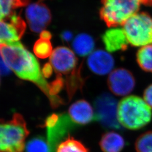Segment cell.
<instances>
[{
    "instance_id": "cell-1",
    "label": "cell",
    "mask_w": 152,
    "mask_h": 152,
    "mask_svg": "<svg viewBox=\"0 0 152 152\" xmlns=\"http://www.w3.org/2000/svg\"><path fill=\"white\" fill-rule=\"evenodd\" d=\"M0 54L17 76L36 84L49 97V84L45 80L38 61L22 43L0 44Z\"/></svg>"
},
{
    "instance_id": "cell-2",
    "label": "cell",
    "mask_w": 152,
    "mask_h": 152,
    "mask_svg": "<svg viewBox=\"0 0 152 152\" xmlns=\"http://www.w3.org/2000/svg\"><path fill=\"white\" fill-rule=\"evenodd\" d=\"M151 108L144 100L137 96L122 99L118 105V119L121 126L130 130H139L152 120Z\"/></svg>"
},
{
    "instance_id": "cell-3",
    "label": "cell",
    "mask_w": 152,
    "mask_h": 152,
    "mask_svg": "<svg viewBox=\"0 0 152 152\" xmlns=\"http://www.w3.org/2000/svg\"><path fill=\"white\" fill-rule=\"evenodd\" d=\"M100 15L109 27L124 25L137 13L140 0H102Z\"/></svg>"
},
{
    "instance_id": "cell-4",
    "label": "cell",
    "mask_w": 152,
    "mask_h": 152,
    "mask_svg": "<svg viewBox=\"0 0 152 152\" xmlns=\"http://www.w3.org/2000/svg\"><path fill=\"white\" fill-rule=\"evenodd\" d=\"M29 134L26 123L20 114H14L12 120L3 123L1 132V152H23L24 141Z\"/></svg>"
},
{
    "instance_id": "cell-5",
    "label": "cell",
    "mask_w": 152,
    "mask_h": 152,
    "mask_svg": "<svg viewBox=\"0 0 152 152\" xmlns=\"http://www.w3.org/2000/svg\"><path fill=\"white\" fill-rule=\"evenodd\" d=\"M123 26L129 43L131 45L143 47L152 44V18L147 13H136Z\"/></svg>"
},
{
    "instance_id": "cell-6",
    "label": "cell",
    "mask_w": 152,
    "mask_h": 152,
    "mask_svg": "<svg viewBox=\"0 0 152 152\" xmlns=\"http://www.w3.org/2000/svg\"><path fill=\"white\" fill-rule=\"evenodd\" d=\"M117 100L109 93H103L95 99L94 108L95 120L105 129L120 130Z\"/></svg>"
},
{
    "instance_id": "cell-7",
    "label": "cell",
    "mask_w": 152,
    "mask_h": 152,
    "mask_svg": "<svg viewBox=\"0 0 152 152\" xmlns=\"http://www.w3.org/2000/svg\"><path fill=\"white\" fill-rule=\"evenodd\" d=\"M108 85L114 95L124 96L133 91L135 86V80L130 71L125 68H118L110 73Z\"/></svg>"
},
{
    "instance_id": "cell-8",
    "label": "cell",
    "mask_w": 152,
    "mask_h": 152,
    "mask_svg": "<svg viewBox=\"0 0 152 152\" xmlns=\"http://www.w3.org/2000/svg\"><path fill=\"white\" fill-rule=\"evenodd\" d=\"M7 21H0V44H8L18 42L26 29L23 19L16 12L7 19Z\"/></svg>"
},
{
    "instance_id": "cell-9",
    "label": "cell",
    "mask_w": 152,
    "mask_h": 152,
    "mask_svg": "<svg viewBox=\"0 0 152 152\" xmlns=\"http://www.w3.org/2000/svg\"><path fill=\"white\" fill-rule=\"evenodd\" d=\"M77 125L71 120L69 114H59L57 123L53 127L46 128L49 152H56L61 141Z\"/></svg>"
},
{
    "instance_id": "cell-10",
    "label": "cell",
    "mask_w": 152,
    "mask_h": 152,
    "mask_svg": "<svg viewBox=\"0 0 152 152\" xmlns=\"http://www.w3.org/2000/svg\"><path fill=\"white\" fill-rule=\"evenodd\" d=\"M26 17L31 29L36 33L42 32L51 21V14L49 8L39 1L28 6Z\"/></svg>"
},
{
    "instance_id": "cell-11",
    "label": "cell",
    "mask_w": 152,
    "mask_h": 152,
    "mask_svg": "<svg viewBox=\"0 0 152 152\" xmlns=\"http://www.w3.org/2000/svg\"><path fill=\"white\" fill-rule=\"evenodd\" d=\"M51 64L59 74H68L76 71L77 59L74 53L66 47H58L50 56Z\"/></svg>"
},
{
    "instance_id": "cell-12",
    "label": "cell",
    "mask_w": 152,
    "mask_h": 152,
    "mask_svg": "<svg viewBox=\"0 0 152 152\" xmlns=\"http://www.w3.org/2000/svg\"><path fill=\"white\" fill-rule=\"evenodd\" d=\"M87 66L94 73L104 76L110 73L114 68L115 61L108 52L99 49L89 55L87 59Z\"/></svg>"
},
{
    "instance_id": "cell-13",
    "label": "cell",
    "mask_w": 152,
    "mask_h": 152,
    "mask_svg": "<svg viewBox=\"0 0 152 152\" xmlns=\"http://www.w3.org/2000/svg\"><path fill=\"white\" fill-rule=\"evenodd\" d=\"M102 41L106 50L112 53L126 50L129 44L124 29L120 28L107 30L102 36Z\"/></svg>"
},
{
    "instance_id": "cell-14",
    "label": "cell",
    "mask_w": 152,
    "mask_h": 152,
    "mask_svg": "<svg viewBox=\"0 0 152 152\" xmlns=\"http://www.w3.org/2000/svg\"><path fill=\"white\" fill-rule=\"evenodd\" d=\"M69 115L76 125H86L95 120L94 110L88 102L80 100L69 108Z\"/></svg>"
},
{
    "instance_id": "cell-15",
    "label": "cell",
    "mask_w": 152,
    "mask_h": 152,
    "mask_svg": "<svg viewBox=\"0 0 152 152\" xmlns=\"http://www.w3.org/2000/svg\"><path fill=\"white\" fill-rule=\"evenodd\" d=\"M125 144L124 137L113 131L105 133L100 141V146L103 152H121Z\"/></svg>"
},
{
    "instance_id": "cell-16",
    "label": "cell",
    "mask_w": 152,
    "mask_h": 152,
    "mask_svg": "<svg viewBox=\"0 0 152 152\" xmlns=\"http://www.w3.org/2000/svg\"><path fill=\"white\" fill-rule=\"evenodd\" d=\"M72 48L77 54L80 56L89 55L94 51L95 41L92 37L87 34L77 35L72 43Z\"/></svg>"
},
{
    "instance_id": "cell-17",
    "label": "cell",
    "mask_w": 152,
    "mask_h": 152,
    "mask_svg": "<svg viewBox=\"0 0 152 152\" xmlns=\"http://www.w3.org/2000/svg\"><path fill=\"white\" fill-rule=\"evenodd\" d=\"M30 0H0V21L7 19L16 9L28 5Z\"/></svg>"
},
{
    "instance_id": "cell-18",
    "label": "cell",
    "mask_w": 152,
    "mask_h": 152,
    "mask_svg": "<svg viewBox=\"0 0 152 152\" xmlns=\"http://www.w3.org/2000/svg\"><path fill=\"white\" fill-rule=\"evenodd\" d=\"M136 60L142 70L152 72V44L141 47L138 50Z\"/></svg>"
},
{
    "instance_id": "cell-19",
    "label": "cell",
    "mask_w": 152,
    "mask_h": 152,
    "mask_svg": "<svg viewBox=\"0 0 152 152\" xmlns=\"http://www.w3.org/2000/svg\"><path fill=\"white\" fill-rule=\"evenodd\" d=\"M56 152H88V151L80 141L68 137L60 142Z\"/></svg>"
},
{
    "instance_id": "cell-20",
    "label": "cell",
    "mask_w": 152,
    "mask_h": 152,
    "mask_svg": "<svg viewBox=\"0 0 152 152\" xmlns=\"http://www.w3.org/2000/svg\"><path fill=\"white\" fill-rule=\"evenodd\" d=\"M53 47L50 39L40 38L34 45L33 51L36 55L41 59H45L52 54Z\"/></svg>"
},
{
    "instance_id": "cell-21",
    "label": "cell",
    "mask_w": 152,
    "mask_h": 152,
    "mask_svg": "<svg viewBox=\"0 0 152 152\" xmlns=\"http://www.w3.org/2000/svg\"><path fill=\"white\" fill-rule=\"evenodd\" d=\"M26 152H49L48 142L42 137H33L26 144Z\"/></svg>"
},
{
    "instance_id": "cell-22",
    "label": "cell",
    "mask_w": 152,
    "mask_h": 152,
    "mask_svg": "<svg viewBox=\"0 0 152 152\" xmlns=\"http://www.w3.org/2000/svg\"><path fill=\"white\" fill-rule=\"evenodd\" d=\"M137 152H152V131L141 134L135 142Z\"/></svg>"
},
{
    "instance_id": "cell-23",
    "label": "cell",
    "mask_w": 152,
    "mask_h": 152,
    "mask_svg": "<svg viewBox=\"0 0 152 152\" xmlns=\"http://www.w3.org/2000/svg\"><path fill=\"white\" fill-rule=\"evenodd\" d=\"M144 99L148 105L152 108V84L147 87L145 90Z\"/></svg>"
},
{
    "instance_id": "cell-24",
    "label": "cell",
    "mask_w": 152,
    "mask_h": 152,
    "mask_svg": "<svg viewBox=\"0 0 152 152\" xmlns=\"http://www.w3.org/2000/svg\"><path fill=\"white\" fill-rule=\"evenodd\" d=\"M53 66L50 63H46L42 68V74L44 78H49L53 74Z\"/></svg>"
},
{
    "instance_id": "cell-25",
    "label": "cell",
    "mask_w": 152,
    "mask_h": 152,
    "mask_svg": "<svg viewBox=\"0 0 152 152\" xmlns=\"http://www.w3.org/2000/svg\"><path fill=\"white\" fill-rule=\"evenodd\" d=\"M0 72L2 75H9L10 73V69L7 66L0 54Z\"/></svg>"
},
{
    "instance_id": "cell-26",
    "label": "cell",
    "mask_w": 152,
    "mask_h": 152,
    "mask_svg": "<svg viewBox=\"0 0 152 152\" xmlns=\"http://www.w3.org/2000/svg\"><path fill=\"white\" fill-rule=\"evenodd\" d=\"M60 37L63 41L68 42H70L71 40L73 39V33L71 32V31H65L61 33Z\"/></svg>"
},
{
    "instance_id": "cell-27",
    "label": "cell",
    "mask_w": 152,
    "mask_h": 152,
    "mask_svg": "<svg viewBox=\"0 0 152 152\" xmlns=\"http://www.w3.org/2000/svg\"><path fill=\"white\" fill-rule=\"evenodd\" d=\"M52 37V35L51 33L48 31H43L41 34H40V38H45V39H51Z\"/></svg>"
},
{
    "instance_id": "cell-28",
    "label": "cell",
    "mask_w": 152,
    "mask_h": 152,
    "mask_svg": "<svg viewBox=\"0 0 152 152\" xmlns=\"http://www.w3.org/2000/svg\"><path fill=\"white\" fill-rule=\"evenodd\" d=\"M141 3L146 5L152 6V0H140Z\"/></svg>"
},
{
    "instance_id": "cell-29",
    "label": "cell",
    "mask_w": 152,
    "mask_h": 152,
    "mask_svg": "<svg viewBox=\"0 0 152 152\" xmlns=\"http://www.w3.org/2000/svg\"><path fill=\"white\" fill-rule=\"evenodd\" d=\"M4 122L2 120H0V152H1V129H2V126Z\"/></svg>"
},
{
    "instance_id": "cell-30",
    "label": "cell",
    "mask_w": 152,
    "mask_h": 152,
    "mask_svg": "<svg viewBox=\"0 0 152 152\" xmlns=\"http://www.w3.org/2000/svg\"><path fill=\"white\" fill-rule=\"evenodd\" d=\"M43 1H44V0H39V2H42Z\"/></svg>"
}]
</instances>
